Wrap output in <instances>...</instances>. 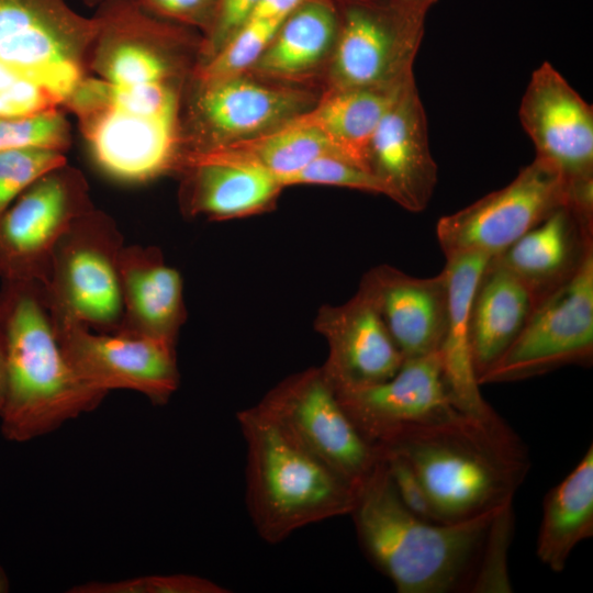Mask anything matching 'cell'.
Returning <instances> with one entry per match:
<instances>
[{"label": "cell", "instance_id": "obj_35", "mask_svg": "<svg viewBox=\"0 0 593 593\" xmlns=\"http://www.w3.org/2000/svg\"><path fill=\"white\" fill-rule=\"evenodd\" d=\"M258 2L259 0H217L212 21L200 43L197 65L210 59L250 20Z\"/></svg>", "mask_w": 593, "mask_h": 593}, {"label": "cell", "instance_id": "obj_23", "mask_svg": "<svg viewBox=\"0 0 593 593\" xmlns=\"http://www.w3.org/2000/svg\"><path fill=\"white\" fill-rule=\"evenodd\" d=\"M492 257L471 251L446 258L443 269L448 292L447 316L438 349L445 378L458 407L484 416L493 409L480 392L470 343V314L477 284Z\"/></svg>", "mask_w": 593, "mask_h": 593}, {"label": "cell", "instance_id": "obj_9", "mask_svg": "<svg viewBox=\"0 0 593 593\" xmlns=\"http://www.w3.org/2000/svg\"><path fill=\"white\" fill-rule=\"evenodd\" d=\"M593 361V251L559 287L540 299L479 385L522 381Z\"/></svg>", "mask_w": 593, "mask_h": 593}, {"label": "cell", "instance_id": "obj_33", "mask_svg": "<svg viewBox=\"0 0 593 593\" xmlns=\"http://www.w3.org/2000/svg\"><path fill=\"white\" fill-rule=\"evenodd\" d=\"M70 593H226L227 589L193 574H157L119 581H89Z\"/></svg>", "mask_w": 593, "mask_h": 593}, {"label": "cell", "instance_id": "obj_36", "mask_svg": "<svg viewBox=\"0 0 593 593\" xmlns=\"http://www.w3.org/2000/svg\"><path fill=\"white\" fill-rule=\"evenodd\" d=\"M394 491L412 513L430 522H438L427 494L410 465L392 452H380Z\"/></svg>", "mask_w": 593, "mask_h": 593}, {"label": "cell", "instance_id": "obj_24", "mask_svg": "<svg viewBox=\"0 0 593 593\" xmlns=\"http://www.w3.org/2000/svg\"><path fill=\"white\" fill-rule=\"evenodd\" d=\"M537 299L530 288L495 258L477 284L470 314L471 355L477 379L517 337Z\"/></svg>", "mask_w": 593, "mask_h": 593}, {"label": "cell", "instance_id": "obj_25", "mask_svg": "<svg viewBox=\"0 0 593 593\" xmlns=\"http://www.w3.org/2000/svg\"><path fill=\"white\" fill-rule=\"evenodd\" d=\"M339 29L327 0H306L281 23L270 44L247 72L260 79L290 80L329 59Z\"/></svg>", "mask_w": 593, "mask_h": 593}, {"label": "cell", "instance_id": "obj_30", "mask_svg": "<svg viewBox=\"0 0 593 593\" xmlns=\"http://www.w3.org/2000/svg\"><path fill=\"white\" fill-rule=\"evenodd\" d=\"M71 143V128L64 110L23 119H0V152L48 148L63 153Z\"/></svg>", "mask_w": 593, "mask_h": 593}, {"label": "cell", "instance_id": "obj_7", "mask_svg": "<svg viewBox=\"0 0 593 593\" xmlns=\"http://www.w3.org/2000/svg\"><path fill=\"white\" fill-rule=\"evenodd\" d=\"M124 246L115 221L96 206L71 224L54 248L43 286L53 324L74 322L100 333L119 329Z\"/></svg>", "mask_w": 593, "mask_h": 593}, {"label": "cell", "instance_id": "obj_4", "mask_svg": "<svg viewBox=\"0 0 593 593\" xmlns=\"http://www.w3.org/2000/svg\"><path fill=\"white\" fill-rule=\"evenodd\" d=\"M0 333L4 347L1 433L24 443L96 410L107 393L78 377L67 361L36 281H2Z\"/></svg>", "mask_w": 593, "mask_h": 593}, {"label": "cell", "instance_id": "obj_21", "mask_svg": "<svg viewBox=\"0 0 593 593\" xmlns=\"http://www.w3.org/2000/svg\"><path fill=\"white\" fill-rule=\"evenodd\" d=\"M123 316L116 332L176 347L187 317L183 280L156 246H124L120 257ZM115 332V333H116Z\"/></svg>", "mask_w": 593, "mask_h": 593}, {"label": "cell", "instance_id": "obj_19", "mask_svg": "<svg viewBox=\"0 0 593 593\" xmlns=\"http://www.w3.org/2000/svg\"><path fill=\"white\" fill-rule=\"evenodd\" d=\"M178 172L180 209L188 217L260 214L275 206L284 188L264 168L214 152L188 155Z\"/></svg>", "mask_w": 593, "mask_h": 593}, {"label": "cell", "instance_id": "obj_8", "mask_svg": "<svg viewBox=\"0 0 593 593\" xmlns=\"http://www.w3.org/2000/svg\"><path fill=\"white\" fill-rule=\"evenodd\" d=\"M256 406L355 490L381 459L344 410L322 367L287 377Z\"/></svg>", "mask_w": 593, "mask_h": 593}, {"label": "cell", "instance_id": "obj_22", "mask_svg": "<svg viewBox=\"0 0 593 593\" xmlns=\"http://www.w3.org/2000/svg\"><path fill=\"white\" fill-rule=\"evenodd\" d=\"M593 251V216L566 204L493 257L519 277L537 301L566 281Z\"/></svg>", "mask_w": 593, "mask_h": 593}, {"label": "cell", "instance_id": "obj_1", "mask_svg": "<svg viewBox=\"0 0 593 593\" xmlns=\"http://www.w3.org/2000/svg\"><path fill=\"white\" fill-rule=\"evenodd\" d=\"M94 9L88 75L65 111L108 178L142 184L178 172L186 87L197 64L190 37L134 0H103Z\"/></svg>", "mask_w": 593, "mask_h": 593}, {"label": "cell", "instance_id": "obj_6", "mask_svg": "<svg viewBox=\"0 0 593 593\" xmlns=\"http://www.w3.org/2000/svg\"><path fill=\"white\" fill-rule=\"evenodd\" d=\"M246 443V503L259 537L278 544L295 530L350 514L355 489L292 441L257 406L237 412Z\"/></svg>", "mask_w": 593, "mask_h": 593}, {"label": "cell", "instance_id": "obj_29", "mask_svg": "<svg viewBox=\"0 0 593 593\" xmlns=\"http://www.w3.org/2000/svg\"><path fill=\"white\" fill-rule=\"evenodd\" d=\"M284 19L249 20L210 59L194 67L191 80L206 82L247 74Z\"/></svg>", "mask_w": 593, "mask_h": 593}, {"label": "cell", "instance_id": "obj_15", "mask_svg": "<svg viewBox=\"0 0 593 593\" xmlns=\"http://www.w3.org/2000/svg\"><path fill=\"white\" fill-rule=\"evenodd\" d=\"M335 391L357 429L377 449L411 428L466 414L451 394L438 351L405 358L383 381Z\"/></svg>", "mask_w": 593, "mask_h": 593}, {"label": "cell", "instance_id": "obj_10", "mask_svg": "<svg viewBox=\"0 0 593 593\" xmlns=\"http://www.w3.org/2000/svg\"><path fill=\"white\" fill-rule=\"evenodd\" d=\"M427 12L382 1L351 2L329 58V90L395 89L413 78Z\"/></svg>", "mask_w": 593, "mask_h": 593}, {"label": "cell", "instance_id": "obj_14", "mask_svg": "<svg viewBox=\"0 0 593 593\" xmlns=\"http://www.w3.org/2000/svg\"><path fill=\"white\" fill-rule=\"evenodd\" d=\"M518 116L536 156L553 166L570 190V204L593 213V111L548 61L532 74Z\"/></svg>", "mask_w": 593, "mask_h": 593}, {"label": "cell", "instance_id": "obj_2", "mask_svg": "<svg viewBox=\"0 0 593 593\" xmlns=\"http://www.w3.org/2000/svg\"><path fill=\"white\" fill-rule=\"evenodd\" d=\"M355 491L360 547L399 593L471 592L500 508L456 523L421 518L398 497L382 458Z\"/></svg>", "mask_w": 593, "mask_h": 593}, {"label": "cell", "instance_id": "obj_26", "mask_svg": "<svg viewBox=\"0 0 593 593\" xmlns=\"http://www.w3.org/2000/svg\"><path fill=\"white\" fill-rule=\"evenodd\" d=\"M593 536V445L575 467L544 497L537 537L538 559L563 571L573 549Z\"/></svg>", "mask_w": 593, "mask_h": 593}, {"label": "cell", "instance_id": "obj_37", "mask_svg": "<svg viewBox=\"0 0 593 593\" xmlns=\"http://www.w3.org/2000/svg\"><path fill=\"white\" fill-rule=\"evenodd\" d=\"M158 18L177 20L208 30L217 0H134ZM204 31V32H205Z\"/></svg>", "mask_w": 593, "mask_h": 593}, {"label": "cell", "instance_id": "obj_16", "mask_svg": "<svg viewBox=\"0 0 593 593\" xmlns=\"http://www.w3.org/2000/svg\"><path fill=\"white\" fill-rule=\"evenodd\" d=\"M53 325L67 361L89 385L107 394L135 391L155 405L166 404L177 391L175 346L120 332L100 333L74 322Z\"/></svg>", "mask_w": 593, "mask_h": 593}, {"label": "cell", "instance_id": "obj_3", "mask_svg": "<svg viewBox=\"0 0 593 593\" xmlns=\"http://www.w3.org/2000/svg\"><path fill=\"white\" fill-rule=\"evenodd\" d=\"M378 450L410 465L440 523L512 503L530 466L526 447L495 412L411 428Z\"/></svg>", "mask_w": 593, "mask_h": 593}, {"label": "cell", "instance_id": "obj_40", "mask_svg": "<svg viewBox=\"0 0 593 593\" xmlns=\"http://www.w3.org/2000/svg\"><path fill=\"white\" fill-rule=\"evenodd\" d=\"M4 347H3V340L0 333V412L3 404L4 399Z\"/></svg>", "mask_w": 593, "mask_h": 593}, {"label": "cell", "instance_id": "obj_39", "mask_svg": "<svg viewBox=\"0 0 593 593\" xmlns=\"http://www.w3.org/2000/svg\"><path fill=\"white\" fill-rule=\"evenodd\" d=\"M373 1H382V2H389V3H395V4L411 5V7H417V8L429 10L430 7L436 3L437 0H373Z\"/></svg>", "mask_w": 593, "mask_h": 593}, {"label": "cell", "instance_id": "obj_18", "mask_svg": "<svg viewBox=\"0 0 593 593\" xmlns=\"http://www.w3.org/2000/svg\"><path fill=\"white\" fill-rule=\"evenodd\" d=\"M314 327L327 342L328 355L322 369L337 390L383 381L404 360L372 294L361 282L346 303L323 305Z\"/></svg>", "mask_w": 593, "mask_h": 593}, {"label": "cell", "instance_id": "obj_32", "mask_svg": "<svg viewBox=\"0 0 593 593\" xmlns=\"http://www.w3.org/2000/svg\"><path fill=\"white\" fill-rule=\"evenodd\" d=\"M513 530L512 503L500 508L491 524L471 592H512L507 551Z\"/></svg>", "mask_w": 593, "mask_h": 593}, {"label": "cell", "instance_id": "obj_13", "mask_svg": "<svg viewBox=\"0 0 593 593\" xmlns=\"http://www.w3.org/2000/svg\"><path fill=\"white\" fill-rule=\"evenodd\" d=\"M85 175L68 163L32 182L0 216V278L44 286L54 248L93 209Z\"/></svg>", "mask_w": 593, "mask_h": 593}, {"label": "cell", "instance_id": "obj_20", "mask_svg": "<svg viewBox=\"0 0 593 593\" xmlns=\"http://www.w3.org/2000/svg\"><path fill=\"white\" fill-rule=\"evenodd\" d=\"M361 283L372 294L404 359L438 351L448 303L444 271L418 278L381 265L369 270Z\"/></svg>", "mask_w": 593, "mask_h": 593}, {"label": "cell", "instance_id": "obj_12", "mask_svg": "<svg viewBox=\"0 0 593 593\" xmlns=\"http://www.w3.org/2000/svg\"><path fill=\"white\" fill-rule=\"evenodd\" d=\"M570 200L560 172L535 157L505 187L441 216L437 240L446 258L471 251L495 257Z\"/></svg>", "mask_w": 593, "mask_h": 593}, {"label": "cell", "instance_id": "obj_38", "mask_svg": "<svg viewBox=\"0 0 593 593\" xmlns=\"http://www.w3.org/2000/svg\"><path fill=\"white\" fill-rule=\"evenodd\" d=\"M305 1L306 0H259L250 20L287 18Z\"/></svg>", "mask_w": 593, "mask_h": 593}, {"label": "cell", "instance_id": "obj_11", "mask_svg": "<svg viewBox=\"0 0 593 593\" xmlns=\"http://www.w3.org/2000/svg\"><path fill=\"white\" fill-rule=\"evenodd\" d=\"M314 103L304 90L247 74L206 82L191 80L182 113V161L188 155L275 130Z\"/></svg>", "mask_w": 593, "mask_h": 593}, {"label": "cell", "instance_id": "obj_27", "mask_svg": "<svg viewBox=\"0 0 593 593\" xmlns=\"http://www.w3.org/2000/svg\"><path fill=\"white\" fill-rule=\"evenodd\" d=\"M401 87L329 90L296 119L322 132L343 158L370 171L371 139Z\"/></svg>", "mask_w": 593, "mask_h": 593}, {"label": "cell", "instance_id": "obj_17", "mask_svg": "<svg viewBox=\"0 0 593 593\" xmlns=\"http://www.w3.org/2000/svg\"><path fill=\"white\" fill-rule=\"evenodd\" d=\"M369 168L387 197L410 212H422L438 180L427 118L414 77L398 91L370 143Z\"/></svg>", "mask_w": 593, "mask_h": 593}, {"label": "cell", "instance_id": "obj_5", "mask_svg": "<svg viewBox=\"0 0 593 593\" xmlns=\"http://www.w3.org/2000/svg\"><path fill=\"white\" fill-rule=\"evenodd\" d=\"M97 27L66 0H0V119L65 111Z\"/></svg>", "mask_w": 593, "mask_h": 593}, {"label": "cell", "instance_id": "obj_42", "mask_svg": "<svg viewBox=\"0 0 593 593\" xmlns=\"http://www.w3.org/2000/svg\"><path fill=\"white\" fill-rule=\"evenodd\" d=\"M83 2L87 7L96 8L98 7L103 0H80Z\"/></svg>", "mask_w": 593, "mask_h": 593}, {"label": "cell", "instance_id": "obj_34", "mask_svg": "<svg viewBox=\"0 0 593 593\" xmlns=\"http://www.w3.org/2000/svg\"><path fill=\"white\" fill-rule=\"evenodd\" d=\"M335 186L387 195L381 180L372 172L337 156H323L290 176L283 186Z\"/></svg>", "mask_w": 593, "mask_h": 593}, {"label": "cell", "instance_id": "obj_31", "mask_svg": "<svg viewBox=\"0 0 593 593\" xmlns=\"http://www.w3.org/2000/svg\"><path fill=\"white\" fill-rule=\"evenodd\" d=\"M65 154L48 148L0 152V216L32 182L66 164Z\"/></svg>", "mask_w": 593, "mask_h": 593}, {"label": "cell", "instance_id": "obj_28", "mask_svg": "<svg viewBox=\"0 0 593 593\" xmlns=\"http://www.w3.org/2000/svg\"><path fill=\"white\" fill-rule=\"evenodd\" d=\"M206 152L261 167L273 175L282 186L287 178L320 157L343 158L322 132L299 121L296 116L269 132Z\"/></svg>", "mask_w": 593, "mask_h": 593}, {"label": "cell", "instance_id": "obj_41", "mask_svg": "<svg viewBox=\"0 0 593 593\" xmlns=\"http://www.w3.org/2000/svg\"><path fill=\"white\" fill-rule=\"evenodd\" d=\"M10 589L9 579L5 571L0 567V593H5Z\"/></svg>", "mask_w": 593, "mask_h": 593}]
</instances>
